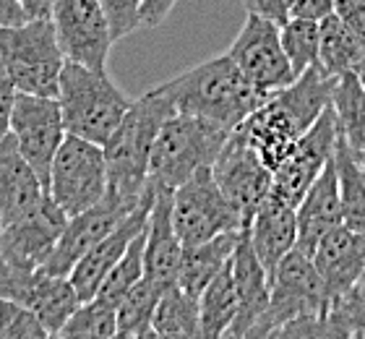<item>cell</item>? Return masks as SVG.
I'll return each instance as SVG.
<instances>
[{"label":"cell","mask_w":365,"mask_h":339,"mask_svg":"<svg viewBox=\"0 0 365 339\" xmlns=\"http://www.w3.org/2000/svg\"><path fill=\"white\" fill-rule=\"evenodd\" d=\"M157 89L170 99L175 113L204 118L230 131H235L269 99L245 79L227 53L182 71L175 79L162 81Z\"/></svg>","instance_id":"6da1fadb"},{"label":"cell","mask_w":365,"mask_h":339,"mask_svg":"<svg viewBox=\"0 0 365 339\" xmlns=\"http://www.w3.org/2000/svg\"><path fill=\"white\" fill-rule=\"evenodd\" d=\"M175 107L157 86L144 97L133 99L130 110L105 143L107 175H110V193L125 198H141L149 188V162H152L154 141L162 126Z\"/></svg>","instance_id":"7a4b0ae2"},{"label":"cell","mask_w":365,"mask_h":339,"mask_svg":"<svg viewBox=\"0 0 365 339\" xmlns=\"http://www.w3.org/2000/svg\"><path fill=\"white\" fill-rule=\"evenodd\" d=\"M58 102L66 131L102 146L133 105V99L120 86H115L107 74L71 61L63 66Z\"/></svg>","instance_id":"3957f363"},{"label":"cell","mask_w":365,"mask_h":339,"mask_svg":"<svg viewBox=\"0 0 365 339\" xmlns=\"http://www.w3.org/2000/svg\"><path fill=\"white\" fill-rule=\"evenodd\" d=\"M230 128L193 115H170L152 149L149 181L157 188H180L201 167H212L225 149Z\"/></svg>","instance_id":"277c9868"},{"label":"cell","mask_w":365,"mask_h":339,"mask_svg":"<svg viewBox=\"0 0 365 339\" xmlns=\"http://www.w3.org/2000/svg\"><path fill=\"white\" fill-rule=\"evenodd\" d=\"M0 61L19 91L58 97L66 55L50 16L0 26Z\"/></svg>","instance_id":"5b68a950"},{"label":"cell","mask_w":365,"mask_h":339,"mask_svg":"<svg viewBox=\"0 0 365 339\" xmlns=\"http://www.w3.org/2000/svg\"><path fill=\"white\" fill-rule=\"evenodd\" d=\"M110 175H107L105 146L78 136H66L50 167L47 191L68 217L91 209L107 196Z\"/></svg>","instance_id":"8992f818"},{"label":"cell","mask_w":365,"mask_h":339,"mask_svg":"<svg viewBox=\"0 0 365 339\" xmlns=\"http://www.w3.org/2000/svg\"><path fill=\"white\" fill-rule=\"evenodd\" d=\"M173 225L182 246H196L217 235L245 230L240 211L214 181L212 167H201L190 181L173 191Z\"/></svg>","instance_id":"52a82bcc"},{"label":"cell","mask_w":365,"mask_h":339,"mask_svg":"<svg viewBox=\"0 0 365 339\" xmlns=\"http://www.w3.org/2000/svg\"><path fill=\"white\" fill-rule=\"evenodd\" d=\"M334 300L327 290V282L319 274L313 258L300 248H292L282 258L272 277V305L259 326L256 337L264 339L274 326H282L295 318L327 316Z\"/></svg>","instance_id":"ba28073f"},{"label":"cell","mask_w":365,"mask_h":339,"mask_svg":"<svg viewBox=\"0 0 365 339\" xmlns=\"http://www.w3.org/2000/svg\"><path fill=\"white\" fill-rule=\"evenodd\" d=\"M227 55L237 63L245 79L267 97L297 79L282 45V26L256 14L245 16L243 29L232 39Z\"/></svg>","instance_id":"9c48e42d"},{"label":"cell","mask_w":365,"mask_h":339,"mask_svg":"<svg viewBox=\"0 0 365 339\" xmlns=\"http://www.w3.org/2000/svg\"><path fill=\"white\" fill-rule=\"evenodd\" d=\"M336 141H339V126L334 107H327V113L297 138L287 159L274 170L272 196L297 209L308 188L329 165V159L334 157Z\"/></svg>","instance_id":"30bf717a"},{"label":"cell","mask_w":365,"mask_h":339,"mask_svg":"<svg viewBox=\"0 0 365 339\" xmlns=\"http://www.w3.org/2000/svg\"><path fill=\"white\" fill-rule=\"evenodd\" d=\"M50 19L66 61L107 74L115 39L99 0H55Z\"/></svg>","instance_id":"8fae6325"},{"label":"cell","mask_w":365,"mask_h":339,"mask_svg":"<svg viewBox=\"0 0 365 339\" xmlns=\"http://www.w3.org/2000/svg\"><path fill=\"white\" fill-rule=\"evenodd\" d=\"M11 133L24 159L34 167V173L47 188L53 159L68 136L58 97H39V94L19 91L14 118H11Z\"/></svg>","instance_id":"7c38bea8"},{"label":"cell","mask_w":365,"mask_h":339,"mask_svg":"<svg viewBox=\"0 0 365 339\" xmlns=\"http://www.w3.org/2000/svg\"><path fill=\"white\" fill-rule=\"evenodd\" d=\"M212 173L214 181L220 183L222 193L240 211L243 227H248L256 209L272 193L274 173L267 167V162L259 157V151L248 146L232 131V136L225 143V149L220 151L217 162L212 165Z\"/></svg>","instance_id":"4fadbf2b"},{"label":"cell","mask_w":365,"mask_h":339,"mask_svg":"<svg viewBox=\"0 0 365 339\" xmlns=\"http://www.w3.org/2000/svg\"><path fill=\"white\" fill-rule=\"evenodd\" d=\"M144 198V196H141ZM138 198V201H141ZM136 198H125L118 193H110L99 203H94L91 209L81 211L76 217H68V225L63 230L61 241L55 246L53 256L45 264L47 274H58V277H68L73 266L97 246L102 238L113 233L115 227L120 225L123 219L128 217L130 211L138 206Z\"/></svg>","instance_id":"5bb4252c"},{"label":"cell","mask_w":365,"mask_h":339,"mask_svg":"<svg viewBox=\"0 0 365 339\" xmlns=\"http://www.w3.org/2000/svg\"><path fill=\"white\" fill-rule=\"evenodd\" d=\"M68 225V214L47 193L37 211L16 222L0 225V258L29 269H45Z\"/></svg>","instance_id":"9a60e30c"},{"label":"cell","mask_w":365,"mask_h":339,"mask_svg":"<svg viewBox=\"0 0 365 339\" xmlns=\"http://www.w3.org/2000/svg\"><path fill=\"white\" fill-rule=\"evenodd\" d=\"M154 198H157V188H154V183L149 181V188H146L144 198L138 201L136 209L130 211L128 217L123 219L113 233L107 235V238H102V241H99L97 246H94V248L73 266L68 279L73 282V287H76V293L81 300L97 298L102 282H105L107 274H110V271L115 269V264L123 258V253L128 251L130 241H133L138 233H144L146 230V225H149V214H152V206H154Z\"/></svg>","instance_id":"2e32d148"},{"label":"cell","mask_w":365,"mask_h":339,"mask_svg":"<svg viewBox=\"0 0 365 339\" xmlns=\"http://www.w3.org/2000/svg\"><path fill=\"white\" fill-rule=\"evenodd\" d=\"M230 266H232L237 303H240L232 339H259L256 332L264 324L269 305H272V279H269L267 269H264V264L256 256V251H253L245 230L240 243H237L235 253H232Z\"/></svg>","instance_id":"e0dca14e"},{"label":"cell","mask_w":365,"mask_h":339,"mask_svg":"<svg viewBox=\"0 0 365 339\" xmlns=\"http://www.w3.org/2000/svg\"><path fill=\"white\" fill-rule=\"evenodd\" d=\"M157 188V186H154ZM146 279L162 293L178 285L182 261V241L173 225V191L157 188L149 225H146Z\"/></svg>","instance_id":"ac0fdd59"},{"label":"cell","mask_w":365,"mask_h":339,"mask_svg":"<svg viewBox=\"0 0 365 339\" xmlns=\"http://www.w3.org/2000/svg\"><path fill=\"white\" fill-rule=\"evenodd\" d=\"M50 191L19 151L14 133L0 141V225L37 211Z\"/></svg>","instance_id":"d6986e66"},{"label":"cell","mask_w":365,"mask_h":339,"mask_svg":"<svg viewBox=\"0 0 365 339\" xmlns=\"http://www.w3.org/2000/svg\"><path fill=\"white\" fill-rule=\"evenodd\" d=\"M311 258L319 274L327 282V290L331 300L342 298L347 290L355 287L365 271V238L355 233L352 227L339 225L329 230L316 248L311 251Z\"/></svg>","instance_id":"ffe728a7"},{"label":"cell","mask_w":365,"mask_h":339,"mask_svg":"<svg viewBox=\"0 0 365 339\" xmlns=\"http://www.w3.org/2000/svg\"><path fill=\"white\" fill-rule=\"evenodd\" d=\"M339 225H344L342 186H339L336 162L331 157L297 206V248L311 256L316 243Z\"/></svg>","instance_id":"44dd1931"},{"label":"cell","mask_w":365,"mask_h":339,"mask_svg":"<svg viewBox=\"0 0 365 339\" xmlns=\"http://www.w3.org/2000/svg\"><path fill=\"white\" fill-rule=\"evenodd\" d=\"M245 233H248V241H251L256 256L272 279L277 266L282 264V258L292 248H297V209L269 193L267 201L256 209Z\"/></svg>","instance_id":"7402d4cb"},{"label":"cell","mask_w":365,"mask_h":339,"mask_svg":"<svg viewBox=\"0 0 365 339\" xmlns=\"http://www.w3.org/2000/svg\"><path fill=\"white\" fill-rule=\"evenodd\" d=\"M240 238H243V230H235V233L217 235L212 241L196 243V246H182L178 287L198 300L206 287L227 269Z\"/></svg>","instance_id":"603a6c76"},{"label":"cell","mask_w":365,"mask_h":339,"mask_svg":"<svg viewBox=\"0 0 365 339\" xmlns=\"http://www.w3.org/2000/svg\"><path fill=\"white\" fill-rule=\"evenodd\" d=\"M319 68L331 79H339L344 74H365V39L336 14L321 21Z\"/></svg>","instance_id":"cb8c5ba5"},{"label":"cell","mask_w":365,"mask_h":339,"mask_svg":"<svg viewBox=\"0 0 365 339\" xmlns=\"http://www.w3.org/2000/svg\"><path fill=\"white\" fill-rule=\"evenodd\" d=\"M237 310L240 303L235 293V279H232V266L227 264V269L198 298V339H232Z\"/></svg>","instance_id":"d4e9b609"},{"label":"cell","mask_w":365,"mask_h":339,"mask_svg":"<svg viewBox=\"0 0 365 339\" xmlns=\"http://www.w3.org/2000/svg\"><path fill=\"white\" fill-rule=\"evenodd\" d=\"M81 298H78L76 287L71 282L68 277H58V274H47L42 271L37 279V285L31 290L29 295V303H26V308H31L37 313V318L42 321L50 337L58 334L66 326L73 313L78 310L81 305Z\"/></svg>","instance_id":"484cf974"},{"label":"cell","mask_w":365,"mask_h":339,"mask_svg":"<svg viewBox=\"0 0 365 339\" xmlns=\"http://www.w3.org/2000/svg\"><path fill=\"white\" fill-rule=\"evenodd\" d=\"M331 107L344 141L355 154H365V84L358 74H344L336 79Z\"/></svg>","instance_id":"4316f807"},{"label":"cell","mask_w":365,"mask_h":339,"mask_svg":"<svg viewBox=\"0 0 365 339\" xmlns=\"http://www.w3.org/2000/svg\"><path fill=\"white\" fill-rule=\"evenodd\" d=\"M334 162L339 170V186H342V211L344 225L365 238V170L355 159V151L344 141L339 131V141L334 149Z\"/></svg>","instance_id":"83f0119b"},{"label":"cell","mask_w":365,"mask_h":339,"mask_svg":"<svg viewBox=\"0 0 365 339\" xmlns=\"http://www.w3.org/2000/svg\"><path fill=\"white\" fill-rule=\"evenodd\" d=\"M152 329L162 339H198V300L178 285L170 287L160 298Z\"/></svg>","instance_id":"f1b7e54d"},{"label":"cell","mask_w":365,"mask_h":339,"mask_svg":"<svg viewBox=\"0 0 365 339\" xmlns=\"http://www.w3.org/2000/svg\"><path fill=\"white\" fill-rule=\"evenodd\" d=\"M118 334V305L105 298H91L66 321L53 339H110Z\"/></svg>","instance_id":"f546056e"},{"label":"cell","mask_w":365,"mask_h":339,"mask_svg":"<svg viewBox=\"0 0 365 339\" xmlns=\"http://www.w3.org/2000/svg\"><path fill=\"white\" fill-rule=\"evenodd\" d=\"M162 290L149 279H141L120 303H118V332L130 334L133 339L152 332L154 313L160 305Z\"/></svg>","instance_id":"4dcf8cb0"},{"label":"cell","mask_w":365,"mask_h":339,"mask_svg":"<svg viewBox=\"0 0 365 339\" xmlns=\"http://www.w3.org/2000/svg\"><path fill=\"white\" fill-rule=\"evenodd\" d=\"M144 253H146V230L144 233H138L136 238L130 241L128 251L123 253V258L115 264V269L107 274L105 282H102L97 298H105V300L118 305V303H120L123 298H125V295L146 277Z\"/></svg>","instance_id":"1f68e13d"},{"label":"cell","mask_w":365,"mask_h":339,"mask_svg":"<svg viewBox=\"0 0 365 339\" xmlns=\"http://www.w3.org/2000/svg\"><path fill=\"white\" fill-rule=\"evenodd\" d=\"M282 45H284V53H287L289 63H292L295 76L305 74L313 66H319L321 21L292 16L287 24H282Z\"/></svg>","instance_id":"d6a6232c"},{"label":"cell","mask_w":365,"mask_h":339,"mask_svg":"<svg viewBox=\"0 0 365 339\" xmlns=\"http://www.w3.org/2000/svg\"><path fill=\"white\" fill-rule=\"evenodd\" d=\"M264 339H352L347 326L329 310L327 316L295 318L282 326H274Z\"/></svg>","instance_id":"836d02e7"},{"label":"cell","mask_w":365,"mask_h":339,"mask_svg":"<svg viewBox=\"0 0 365 339\" xmlns=\"http://www.w3.org/2000/svg\"><path fill=\"white\" fill-rule=\"evenodd\" d=\"M0 337L3 339H50L37 313L21 303L0 298Z\"/></svg>","instance_id":"e575fe53"},{"label":"cell","mask_w":365,"mask_h":339,"mask_svg":"<svg viewBox=\"0 0 365 339\" xmlns=\"http://www.w3.org/2000/svg\"><path fill=\"white\" fill-rule=\"evenodd\" d=\"M331 313L347 326L352 339H365V271L352 290H347L342 298H336Z\"/></svg>","instance_id":"d590c367"},{"label":"cell","mask_w":365,"mask_h":339,"mask_svg":"<svg viewBox=\"0 0 365 339\" xmlns=\"http://www.w3.org/2000/svg\"><path fill=\"white\" fill-rule=\"evenodd\" d=\"M110 21L113 39L128 37L141 26V14H144V0H99Z\"/></svg>","instance_id":"8d00e7d4"},{"label":"cell","mask_w":365,"mask_h":339,"mask_svg":"<svg viewBox=\"0 0 365 339\" xmlns=\"http://www.w3.org/2000/svg\"><path fill=\"white\" fill-rule=\"evenodd\" d=\"M16 97H19V89H16L14 79H11V74H8L3 61H0V141L11 133V118H14Z\"/></svg>","instance_id":"74e56055"},{"label":"cell","mask_w":365,"mask_h":339,"mask_svg":"<svg viewBox=\"0 0 365 339\" xmlns=\"http://www.w3.org/2000/svg\"><path fill=\"white\" fill-rule=\"evenodd\" d=\"M248 14H256L261 19H269L274 24H287L292 19V6L295 0H243Z\"/></svg>","instance_id":"f35d334b"},{"label":"cell","mask_w":365,"mask_h":339,"mask_svg":"<svg viewBox=\"0 0 365 339\" xmlns=\"http://www.w3.org/2000/svg\"><path fill=\"white\" fill-rule=\"evenodd\" d=\"M334 14L365 39V0H334Z\"/></svg>","instance_id":"ab89813d"},{"label":"cell","mask_w":365,"mask_h":339,"mask_svg":"<svg viewBox=\"0 0 365 339\" xmlns=\"http://www.w3.org/2000/svg\"><path fill=\"white\" fill-rule=\"evenodd\" d=\"M178 0H144V14H141V26L146 29H157L168 21Z\"/></svg>","instance_id":"60d3db41"},{"label":"cell","mask_w":365,"mask_h":339,"mask_svg":"<svg viewBox=\"0 0 365 339\" xmlns=\"http://www.w3.org/2000/svg\"><path fill=\"white\" fill-rule=\"evenodd\" d=\"M331 14H334V0H295L292 6V16L311 21H324Z\"/></svg>","instance_id":"b9f144b4"},{"label":"cell","mask_w":365,"mask_h":339,"mask_svg":"<svg viewBox=\"0 0 365 339\" xmlns=\"http://www.w3.org/2000/svg\"><path fill=\"white\" fill-rule=\"evenodd\" d=\"M24 21H29V16L19 6V0H0V26H14Z\"/></svg>","instance_id":"7bdbcfd3"},{"label":"cell","mask_w":365,"mask_h":339,"mask_svg":"<svg viewBox=\"0 0 365 339\" xmlns=\"http://www.w3.org/2000/svg\"><path fill=\"white\" fill-rule=\"evenodd\" d=\"M19 6L26 11L29 19H42V16L53 14L55 0H19Z\"/></svg>","instance_id":"ee69618b"},{"label":"cell","mask_w":365,"mask_h":339,"mask_svg":"<svg viewBox=\"0 0 365 339\" xmlns=\"http://www.w3.org/2000/svg\"><path fill=\"white\" fill-rule=\"evenodd\" d=\"M138 339H162V337H160V334H157V332H154V329H152V332H146L144 337H138Z\"/></svg>","instance_id":"f6af8a7d"},{"label":"cell","mask_w":365,"mask_h":339,"mask_svg":"<svg viewBox=\"0 0 365 339\" xmlns=\"http://www.w3.org/2000/svg\"><path fill=\"white\" fill-rule=\"evenodd\" d=\"M355 159H358L360 165H363V167H365V154H355Z\"/></svg>","instance_id":"bcb514c9"},{"label":"cell","mask_w":365,"mask_h":339,"mask_svg":"<svg viewBox=\"0 0 365 339\" xmlns=\"http://www.w3.org/2000/svg\"><path fill=\"white\" fill-rule=\"evenodd\" d=\"M360 79H363V84H365V74H360Z\"/></svg>","instance_id":"7dc6e473"},{"label":"cell","mask_w":365,"mask_h":339,"mask_svg":"<svg viewBox=\"0 0 365 339\" xmlns=\"http://www.w3.org/2000/svg\"><path fill=\"white\" fill-rule=\"evenodd\" d=\"M50 339H53V337H50Z\"/></svg>","instance_id":"c3c4849f"},{"label":"cell","mask_w":365,"mask_h":339,"mask_svg":"<svg viewBox=\"0 0 365 339\" xmlns=\"http://www.w3.org/2000/svg\"><path fill=\"white\" fill-rule=\"evenodd\" d=\"M363 170H365V167H363Z\"/></svg>","instance_id":"681fc988"}]
</instances>
